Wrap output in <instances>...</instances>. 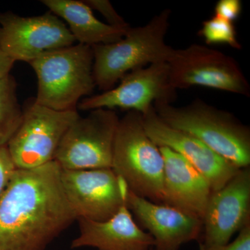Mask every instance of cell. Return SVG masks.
<instances>
[{
	"mask_svg": "<svg viewBox=\"0 0 250 250\" xmlns=\"http://www.w3.org/2000/svg\"><path fill=\"white\" fill-rule=\"evenodd\" d=\"M55 161L16 169L0 194V250H45L77 215Z\"/></svg>",
	"mask_w": 250,
	"mask_h": 250,
	"instance_id": "obj_1",
	"label": "cell"
},
{
	"mask_svg": "<svg viewBox=\"0 0 250 250\" xmlns=\"http://www.w3.org/2000/svg\"><path fill=\"white\" fill-rule=\"evenodd\" d=\"M154 108L166 125L200 140L237 168L250 167V128L231 113L200 99L182 107L159 102Z\"/></svg>",
	"mask_w": 250,
	"mask_h": 250,
	"instance_id": "obj_2",
	"label": "cell"
},
{
	"mask_svg": "<svg viewBox=\"0 0 250 250\" xmlns=\"http://www.w3.org/2000/svg\"><path fill=\"white\" fill-rule=\"evenodd\" d=\"M170 16V9L163 10L145 25L130 28L118 42L93 46L95 85L107 91L135 69L168 62L174 49L165 40Z\"/></svg>",
	"mask_w": 250,
	"mask_h": 250,
	"instance_id": "obj_3",
	"label": "cell"
},
{
	"mask_svg": "<svg viewBox=\"0 0 250 250\" xmlns=\"http://www.w3.org/2000/svg\"><path fill=\"white\" fill-rule=\"evenodd\" d=\"M112 170L136 195L164 204V161L148 136L142 114L129 111L119 120L113 144Z\"/></svg>",
	"mask_w": 250,
	"mask_h": 250,
	"instance_id": "obj_4",
	"label": "cell"
},
{
	"mask_svg": "<svg viewBox=\"0 0 250 250\" xmlns=\"http://www.w3.org/2000/svg\"><path fill=\"white\" fill-rule=\"evenodd\" d=\"M93 51L77 45L46 52L29 65L38 79L36 103L58 111L77 109L80 99L93 93Z\"/></svg>",
	"mask_w": 250,
	"mask_h": 250,
	"instance_id": "obj_5",
	"label": "cell"
},
{
	"mask_svg": "<svg viewBox=\"0 0 250 250\" xmlns=\"http://www.w3.org/2000/svg\"><path fill=\"white\" fill-rule=\"evenodd\" d=\"M79 116L77 109L55 111L35 99L28 100L21 125L6 146L16 168H35L54 161L62 136Z\"/></svg>",
	"mask_w": 250,
	"mask_h": 250,
	"instance_id": "obj_6",
	"label": "cell"
},
{
	"mask_svg": "<svg viewBox=\"0 0 250 250\" xmlns=\"http://www.w3.org/2000/svg\"><path fill=\"white\" fill-rule=\"evenodd\" d=\"M119 118L107 108L79 116L65 131L54 160L62 170L111 168Z\"/></svg>",
	"mask_w": 250,
	"mask_h": 250,
	"instance_id": "obj_7",
	"label": "cell"
},
{
	"mask_svg": "<svg viewBox=\"0 0 250 250\" xmlns=\"http://www.w3.org/2000/svg\"><path fill=\"white\" fill-rule=\"evenodd\" d=\"M167 62L174 89L202 86L250 96L249 83L238 62L220 51L193 44L174 49Z\"/></svg>",
	"mask_w": 250,
	"mask_h": 250,
	"instance_id": "obj_8",
	"label": "cell"
},
{
	"mask_svg": "<svg viewBox=\"0 0 250 250\" xmlns=\"http://www.w3.org/2000/svg\"><path fill=\"white\" fill-rule=\"evenodd\" d=\"M75 42L66 24L49 11L33 17L0 13V49L15 62L29 63L46 52Z\"/></svg>",
	"mask_w": 250,
	"mask_h": 250,
	"instance_id": "obj_9",
	"label": "cell"
},
{
	"mask_svg": "<svg viewBox=\"0 0 250 250\" xmlns=\"http://www.w3.org/2000/svg\"><path fill=\"white\" fill-rule=\"evenodd\" d=\"M107 91L84 98L77 104L81 111L120 108L144 114L159 102L172 103L177 95L171 85L167 62L135 69Z\"/></svg>",
	"mask_w": 250,
	"mask_h": 250,
	"instance_id": "obj_10",
	"label": "cell"
},
{
	"mask_svg": "<svg viewBox=\"0 0 250 250\" xmlns=\"http://www.w3.org/2000/svg\"><path fill=\"white\" fill-rule=\"evenodd\" d=\"M61 180L77 219L105 221L125 203L127 187L112 168L62 169Z\"/></svg>",
	"mask_w": 250,
	"mask_h": 250,
	"instance_id": "obj_11",
	"label": "cell"
},
{
	"mask_svg": "<svg viewBox=\"0 0 250 250\" xmlns=\"http://www.w3.org/2000/svg\"><path fill=\"white\" fill-rule=\"evenodd\" d=\"M250 223V168L239 169L218 190L212 192L203 218L200 245L223 246Z\"/></svg>",
	"mask_w": 250,
	"mask_h": 250,
	"instance_id": "obj_12",
	"label": "cell"
},
{
	"mask_svg": "<svg viewBox=\"0 0 250 250\" xmlns=\"http://www.w3.org/2000/svg\"><path fill=\"white\" fill-rule=\"evenodd\" d=\"M142 116L145 130L153 142L183 156L205 177L213 191L223 188L239 170L200 140L166 125L154 106Z\"/></svg>",
	"mask_w": 250,
	"mask_h": 250,
	"instance_id": "obj_13",
	"label": "cell"
},
{
	"mask_svg": "<svg viewBox=\"0 0 250 250\" xmlns=\"http://www.w3.org/2000/svg\"><path fill=\"white\" fill-rule=\"evenodd\" d=\"M125 201L131 213L154 238L155 250H180L184 244L201 237V219L172 206L149 201L128 188Z\"/></svg>",
	"mask_w": 250,
	"mask_h": 250,
	"instance_id": "obj_14",
	"label": "cell"
},
{
	"mask_svg": "<svg viewBox=\"0 0 250 250\" xmlns=\"http://www.w3.org/2000/svg\"><path fill=\"white\" fill-rule=\"evenodd\" d=\"M164 161V204L201 219L212 190L203 175L183 156L159 147Z\"/></svg>",
	"mask_w": 250,
	"mask_h": 250,
	"instance_id": "obj_15",
	"label": "cell"
},
{
	"mask_svg": "<svg viewBox=\"0 0 250 250\" xmlns=\"http://www.w3.org/2000/svg\"><path fill=\"white\" fill-rule=\"evenodd\" d=\"M80 235L72 242V249L90 247L98 250H150L154 240L135 223L126 201L107 220L95 222L77 219Z\"/></svg>",
	"mask_w": 250,
	"mask_h": 250,
	"instance_id": "obj_16",
	"label": "cell"
},
{
	"mask_svg": "<svg viewBox=\"0 0 250 250\" xmlns=\"http://www.w3.org/2000/svg\"><path fill=\"white\" fill-rule=\"evenodd\" d=\"M52 14L63 20L79 43L93 47L106 45L121 40L127 31L117 29L99 21L83 1L42 0Z\"/></svg>",
	"mask_w": 250,
	"mask_h": 250,
	"instance_id": "obj_17",
	"label": "cell"
},
{
	"mask_svg": "<svg viewBox=\"0 0 250 250\" xmlns=\"http://www.w3.org/2000/svg\"><path fill=\"white\" fill-rule=\"evenodd\" d=\"M22 119V108L17 96V83L13 75L0 80V147L7 146Z\"/></svg>",
	"mask_w": 250,
	"mask_h": 250,
	"instance_id": "obj_18",
	"label": "cell"
},
{
	"mask_svg": "<svg viewBox=\"0 0 250 250\" xmlns=\"http://www.w3.org/2000/svg\"><path fill=\"white\" fill-rule=\"evenodd\" d=\"M208 45L227 44L232 48L241 49L242 45L237 39L236 28L233 22L213 16L204 21L198 32Z\"/></svg>",
	"mask_w": 250,
	"mask_h": 250,
	"instance_id": "obj_19",
	"label": "cell"
},
{
	"mask_svg": "<svg viewBox=\"0 0 250 250\" xmlns=\"http://www.w3.org/2000/svg\"><path fill=\"white\" fill-rule=\"evenodd\" d=\"M84 3L91 9H95L103 15L108 21V25L123 30H129L130 25L116 12L108 0H85Z\"/></svg>",
	"mask_w": 250,
	"mask_h": 250,
	"instance_id": "obj_20",
	"label": "cell"
},
{
	"mask_svg": "<svg viewBox=\"0 0 250 250\" xmlns=\"http://www.w3.org/2000/svg\"><path fill=\"white\" fill-rule=\"evenodd\" d=\"M242 9L240 0H219L215 6V16L233 22L241 16Z\"/></svg>",
	"mask_w": 250,
	"mask_h": 250,
	"instance_id": "obj_21",
	"label": "cell"
},
{
	"mask_svg": "<svg viewBox=\"0 0 250 250\" xmlns=\"http://www.w3.org/2000/svg\"><path fill=\"white\" fill-rule=\"evenodd\" d=\"M200 250H250V223L242 229L236 239L231 243L211 247L200 245Z\"/></svg>",
	"mask_w": 250,
	"mask_h": 250,
	"instance_id": "obj_22",
	"label": "cell"
},
{
	"mask_svg": "<svg viewBox=\"0 0 250 250\" xmlns=\"http://www.w3.org/2000/svg\"><path fill=\"white\" fill-rule=\"evenodd\" d=\"M16 169L7 146L0 147V194L4 190Z\"/></svg>",
	"mask_w": 250,
	"mask_h": 250,
	"instance_id": "obj_23",
	"label": "cell"
},
{
	"mask_svg": "<svg viewBox=\"0 0 250 250\" xmlns=\"http://www.w3.org/2000/svg\"><path fill=\"white\" fill-rule=\"evenodd\" d=\"M15 61L0 49V80L10 75Z\"/></svg>",
	"mask_w": 250,
	"mask_h": 250,
	"instance_id": "obj_24",
	"label": "cell"
},
{
	"mask_svg": "<svg viewBox=\"0 0 250 250\" xmlns=\"http://www.w3.org/2000/svg\"><path fill=\"white\" fill-rule=\"evenodd\" d=\"M150 250H155L154 249V248H152V249H151Z\"/></svg>",
	"mask_w": 250,
	"mask_h": 250,
	"instance_id": "obj_25",
	"label": "cell"
}]
</instances>
